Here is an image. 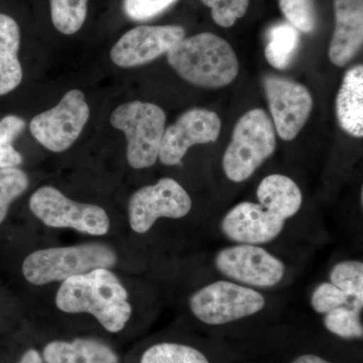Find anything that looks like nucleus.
<instances>
[{
    "instance_id": "nucleus-14",
    "label": "nucleus",
    "mask_w": 363,
    "mask_h": 363,
    "mask_svg": "<svg viewBox=\"0 0 363 363\" xmlns=\"http://www.w3.org/2000/svg\"><path fill=\"white\" fill-rule=\"evenodd\" d=\"M185 38L180 26H140L124 33L112 47V63L121 68L143 66L167 54Z\"/></svg>"
},
{
    "instance_id": "nucleus-8",
    "label": "nucleus",
    "mask_w": 363,
    "mask_h": 363,
    "mask_svg": "<svg viewBox=\"0 0 363 363\" xmlns=\"http://www.w3.org/2000/svg\"><path fill=\"white\" fill-rule=\"evenodd\" d=\"M166 121L161 107L150 102H128L112 112L111 125L123 131L128 140L126 157L131 168L147 169L156 164Z\"/></svg>"
},
{
    "instance_id": "nucleus-16",
    "label": "nucleus",
    "mask_w": 363,
    "mask_h": 363,
    "mask_svg": "<svg viewBox=\"0 0 363 363\" xmlns=\"http://www.w3.org/2000/svg\"><path fill=\"white\" fill-rule=\"evenodd\" d=\"M45 363H121L108 344L94 338L55 340L43 351Z\"/></svg>"
},
{
    "instance_id": "nucleus-25",
    "label": "nucleus",
    "mask_w": 363,
    "mask_h": 363,
    "mask_svg": "<svg viewBox=\"0 0 363 363\" xmlns=\"http://www.w3.org/2000/svg\"><path fill=\"white\" fill-rule=\"evenodd\" d=\"M28 177L18 168L0 169V224L6 219L11 203L26 192Z\"/></svg>"
},
{
    "instance_id": "nucleus-6",
    "label": "nucleus",
    "mask_w": 363,
    "mask_h": 363,
    "mask_svg": "<svg viewBox=\"0 0 363 363\" xmlns=\"http://www.w3.org/2000/svg\"><path fill=\"white\" fill-rule=\"evenodd\" d=\"M117 260L116 250L106 243L87 242L35 250L23 260L21 271L28 283L45 286L93 269H112Z\"/></svg>"
},
{
    "instance_id": "nucleus-11",
    "label": "nucleus",
    "mask_w": 363,
    "mask_h": 363,
    "mask_svg": "<svg viewBox=\"0 0 363 363\" xmlns=\"http://www.w3.org/2000/svg\"><path fill=\"white\" fill-rule=\"evenodd\" d=\"M90 117L82 91L67 92L56 106L33 117L30 133L45 149L63 152L78 140Z\"/></svg>"
},
{
    "instance_id": "nucleus-10",
    "label": "nucleus",
    "mask_w": 363,
    "mask_h": 363,
    "mask_svg": "<svg viewBox=\"0 0 363 363\" xmlns=\"http://www.w3.org/2000/svg\"><path fill=\"white\" fill-rule=\"evenodd\" d=\"M193 209L185 188L175 179L164 177L152 185L143 186L128 202V223L136 234L149 233L161 219L181 220Z\"/></svg>"
},
{
    "instance_id": "nucleus-3",
    "label": "nucleus",
    "mask_w": 363,
    "mask_h": 363,
    "mask_svg": "<svg viewBox=\"0 0 363 363\" xmlns=\"http://www.w3.org/2000/svg\"><path fill=\"white\" fill-rule=\"evenodd\" d=\"M213 276L262 292L276 293L295 279V264L274 247L227 243L212 253Z\"/></svg>"
},
{
    "instance_id": "nucleus-19",
    "label": "nucleus",
    "mask_w": 363,
    "mask_h": 363,
    "mask_svg": "<svg viewBox=\"0 0 363 363\" xmlns=\"http://www.w3.org/2000/svg\"><path fill=\"white\" fill-rule=\"evenodd\" d=\"M310 308L319 316L340 307L363 309V297L353 295L333 281L324 279L312 286L309 293Z\"/></svg>"
},
{
    "instance_id": "nucleus-17",
    "label": "nucleus",
    "mask_w": 363,
    "mask_h": 363,
    "mask_svg": "<svg viewBox=\"0 0 363 363\" xmlns=\"http://www.w3.org/2000/svg\"><path fill=\"white\" fill-rule=\"evenodd\" d=\"M336 116L341 128L353 138L363 136V66L353 67L344 76L336 97Z\"/></svg>"
},
{
    "instance_id": "nucleus-15",
    "label": "nucleus",
    "mask_w": 363,
    "mask_h": 363,
    "mask_svg": "<svg viewBox=\"0 0 363 363\" xmlns=\"http://www.w3.org/2000/svg\"><path fill=\"white\" fill-rule=\"evenodd\" d=\"M335 30L329 48V59L343 67L354 58L363 43V0H334Z\"/></svg>"
},
{
    "instance_id": "nucleus-4",
    "label": "nucleus",
    "mask_w": 363,
    "mask_h": 363,
    "mask_svg": "<svg viewBox=\"0 0 363 363\" xmlns=\"http://www.w3.org/2000/svg\"><path fill=\"white\" fill-rule=\"evenodd\" d=\"M274 293L262 292L210 276L187 296L186 306L191 316L207 326H226L259 316L277 309Z\"/></svg>"
},
{
    "instance_id": "nucleus-12",
    "label": "nucleus",
    "mask_w": 363,
    "mask_h": 363,
    "mask_svg": "<svg viewBox=\"0 0 363 363\" xmlns=\"http://www.w3.org/2000/svg\"><path fill=\"white\" fill-rule=\"evenodd\" d=\"M264 88L274 130L281 140H293L311 114V93L300 83L274 75L264 77Z\"/></svg>"
},
{
    "instance_id": "nucleus-26",
    "label": "nucleus",
    "mask_w": 363,
    "mask_h": 363,
    "mask_svg": "<svg viewBox=\"0 0 363 363\" xmlns=\"http://www.w3.org/2000/svg\"><path fill=\"white\" fill-rule=\"evenodd\" d=\"M279 9L298 32L312 33L316 28L314 0H279Z\"/></svg>"
},
{
    "instance_id": "nucleus-22",
    "label": "nucleus",
    "mask_w": 363,
    "mask_h": 363,
    "mask_svg": "<svg viewBox=\"0 0 363 363\" xmlns=\"http://www.w3.org/2000/svg\"><path fill=\"white\" fill-rule=\"evenodd\" d=\"M87 4L88 0H50L52 25L63 35L79 32L87 18Z\"/></svg>"
},
{
    "instance_id": "nucleus-2",
    "label": "nucleus",
    "mask_w": 363,
    "mask_h": 363,
    "mask_svg": "<svg viewBox=\"0 0 363 363\" xmlns=\"http://www.w3.org/2000/svg\"><path fill=\"white\" fill-rule=\"evenodd\" d=\"M60 311L87 313L111 333L125 328L133 314L130 294L111 269H93L62 281L55 298Z\"/></svg>"
},
{
    "instance_id": "nucleus-24",
    "label": "nucleus",
    "mask_w": 363,
    "mask_h": 363,
    "mask_svg": "<svg viewBox=\"0 0 363 363\" xmlns=\"http://www.w3.org/2000/svg\"><path fill=\"white\" fill-rule=\"evenodd\" d=\"M25 128L26 121L20 116L0 119V169L18 168L23 164V157L13 143Z\"/></svg>"
},
{
    "instance_id": "nucleus-18",
    "label": "nucleus",
    "mask_w": 363,
    "mask_h": 363,
    "mask_svg": "<svg viewBox=\"0 0 363 363\" xmlns=\"http://www.w3.org/2000/svg\"><path fill=\"white\" fill-rule=\"evenodd\" d=\"M20 45V26L11 16L0 13V96L11 93L23 81Z\"/></svg>"
},
{
    "instance_id": "nucleus-27",
    "label": "nucleus",
    "mask_w": 363,
    "mask_h": 363,
    "mask_svg": "<svg viewBox=\"0 0 363 363\" xmlns=\"http://www.w3.org/2000/svg\"><path fill=\"white\" fill-rule=\"evenodd\" d=\"M211 9L215 23L222 28H230L247 13L250 0H202Z\"/></svg>"
},
{
    "instance_id": "nucleus-9",
    "label": "nucleus",
    "mask_w": 363,
    "mask_h": 363,
    "mask_svg": "<svg viewBox=\"0 0 363 363\" xmlns=\"http://www.w3.org/2000/svg\"><path fill=\"white\" fill-rule=\"evenodd\" d=\"M28 206L42 223L51 228H70L94 236L105 235L111 229V220L104 208L74 201L52 186L38 189L30 196Z\"/></svg>"
},
{
    "instance_id": "nucleus-21",
    "label": "nucleus",
    "mask_w": 363,
    "mask_h": 363,
    "mask_svg": "<svg viewBox=\"0 0 363 363\" xmlns=\"http://www.w3.org/2000/svg\"><path fill=\"white\" fill-rule=\"evenodd\" d=\"M140 363H210L201 350L188 344L160 342L150 346Z\"/></svg>"
},
{
    "instance_id": "nucleus-5",
    "label": "nucleus",
    "mask_w": 363,
    "mask_h": 363,
    "mask_svg": "<svg viewBox=\"0 0 363 363\" xmlns=\"http://www.w3.org/2000/svg\"><path fill=\"white\" fill-rule=\"evenodd\" d=\"M167 59L184 80L203 88L225 87L240 72L233 47L211 33L184 38L167 52Z\"/></svg>"
},
{
    "instance_id": "nucleus-7",
    "label": "nucleus",
    "mask_w": 363,
    "mask_h": 363,
    "mask_svg": "<svg viewBox=\"0 0 363 363\" xmlns=\"http://www.w3.org/2000/svg\"><path fill=\"white\" fill-rule=\"evenodd\" d=\"M277 147L276 130L262 109L243 114L234 126L233 138L222 157L224 175L240 184L255 175Z\"/></svg>"
},
{
    "instance_id": "nucleus-29",
    "label": "nucleus",
    "mask_w": 363,
    "mask_h": 363,
    "mask_svg": "<svg viewBox=\"0 0 363 363\" xmlns=\"http://www.w3.org/2000/svg\"><path fill=\"white\" fill-rule=\"evenodd\" d=\"M291 363H333L327 360L326 358L320 357V355L312 354V353H307V354H302L300 357H296Z\"/></svg>"
},
{
    "instance_id": "nucleus-30",
    "label": "nucleus",
    "mask_w": 363,
    "mask_h": 363,
    "mask_svg": "<svg viewBox=\"0 0 363 363\" xmlns=\"http://www.w3.org/2000/svg\"><path fill=\"white\" fill-rule=\"evenodd\" d=\"M18 363H44V360H43L42 355L40 354L39 351L32 348V350H28L23 353Z\"/></svg>"
},
{
    "instance_id": "nucleus-20",
    "label": "nucleus",
    "mask_w": 363,
    "mask_h": 363,
    "mask_svg": "<svg viewBox=\"0 0 363 363\" xmlns=\"http://www.w3.org/2000/svg\"><path fill=\"white\" fill-rule=\"evenodd\" d=\"M264 55L269 65L278 70L288 68L292 63L300 42L298 30L290 23L272 26L267 35Z\"/></svg>"
},
{
    "instance_id": "nucleus-1",
    "label": "nucleus",
    "mask_w": 363,
    "mask_h": 363,
    "mask_svg": "<svg viewBox=\"0 0 363 363\" xmlns=\"http://www.w3.org/2000/svg\"><path fill=\"white\" fill-rule=\"evenodd\" d=\"M257 201H242L222 215L217 230L228 243L274 247L290 233L300 214L304 196L291 177L271 174L259 182Z\"/></svg>"
},
{
    "instance_id": "nucleus-28",
    "label": "nucleus",
    "mask_w": 363,
    "mask_h": 363,
    "mask_svg": "<svg viewBox=\"0 0 363 363\" xmlns=\"http://www.w3.org/2000/svg\"><path fill=\"white\" fill-rule=\"evenodd\" d=\"M177 0H123V13L131 21H145L164 13Z\"/></svg>"
},
{
    "instance_id": "nucleus-13",
    "label": "nucleus",
    "mask_w": 363,
    "mask_h": 363,
    "mask_svg": "<svg viewBox=\"0 0 363 363\" xmlns=\"http://www.w3.org/2000/svg\"><path fill=\"white\" fill-rule=\"evenodd\" d=\"M220 130L221 119L216 112L205 108L184 112L175 123L164 130L160 162L164 166H177L195 145L216 142Z\"/></svg>"
},
{
    "instance_id": "nucleus-23",
    "label": "nucleus",
    "mask_w": 363,
    "mask_h": 363,
    "mask_svg": "<svg viewBox=\"0 0 363 363\" xmlns=\"http://www.w3.org/2000/svg\"><path fill=\"white\" fill-rule=\"evenodd\" d=\"M322 317V323L327 331L342 339L363 337V309L353 307H340L326 313Z\"/></svg>"
}]
</instances>
